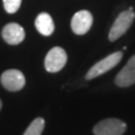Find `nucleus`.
<instances>
[{
	"label": "nucleus",
	"mask_w": 135,
	"mask_h": 135,
	"mask_svg": "<svg viewBox=\"0 0 135 135\" xmlns=\"http://www.w3.org/2000/svg\"><path fill=\"white\" fill-rule=\"evenodd\" d=\"M68 60L66 52L60 46H55L46 54L44 60V66L47 72L55 73L64 68Z\"/></svg>",
	"instance_id": "7ed1b4c3"
},
{
	"label": "nucleus",
	"mask_w": 135,
	"mask_h": 135,
	"mask_svg": "<svg viewBox=\"0 0 135 135\" xmlns=\"http://www.w3.org/2000/svg\"><path fill=\"white\" fill-rule=\"evenodd\" d=\"M127 126L123 120L118 118H106L99 122L94 127L96 135H123Z\"/></svg>",
	"instance_id": "20e7f679"
},
{
	"label": "nucleus",
	"mask_w": 135,
	"mask_h": 135,
	"mask_svg": "<svg viewBox=\"0 0 135 135\" xmlns=\"http://www.w3.org/2000/svg\"><path fill=\"white\" fill-rule=\"evenodd\" d=\"M44 126L45 120L42 117H37L32 122L23 135H41L44 129Z\"/></svg>",
	"instance_id": "9d476101"
},
{
	"label": "nucleus",
	"mask_w": 135,
	"mask_h": 135,
	"mask_svg": "<svg viewBox=\"0 0 135 135\" xmlns=\"http://www.w3.org/2000/svg\"><path fill=\"white\" fill-rule=\"evenodd\" d=\"M134 18H135V14L133 11V8H129V9L120 12L116 18V20L114 22L110 31H109V35H108L109 41L110 42L117 41L120 36H123L128 31Z\"/></svg>",
	"instance_id": "f257e3e1"
},
{
	"label": "nucleus",
	"mask_w": 135,
	"mask_h": 135,
	"mask_svg": "<svg viewBox=\"0 0 135 135\" xmlns=\"http://www.w3.org/2000/svg\"><path fill=\"white\" fill-rule=\"evenodd\" d=\"M35 27L43 36H50L54 32L53 19L47 12H41L35 19Z\"/></svg>",
	"instance_id": "1a4fd4ad"
},
{
	"label": "nucleus",
	"mask_w": 135,
	"mask_h": 135,
	"mask_svg": "<svg viewBox=\"0 0 135 135\" xmlns=\"http://www.w3.org/2000/svg\"><path fill=\"white\" fill-rule=\"evenodd\" d=\"M122 57H123V53L122 52H115V53L109 54L108 56L100 60L99 62H97L95 65H92L90 68V70L86 74V79L91 80V79L99 77L101 74L106 73L107 71L112 70L114 66H116L120 62Z\"/></svg>",
	"instance_id": "f03ea898"
},
{
	"label": "nucleus",
	"mask_w": 135,
	"mask_h": 135,
	"mask_svg": "<svg viewBox=\"0 0 135 135\" xmlns=\"http://www.w3.org/2000/svg\"><path fill=\"white\" fill-rule=\"evenodd\" d=\"M1 107H2V103H1V100H0V109H1Z\"/></svg>",
	"instance_id": "f8f14e48"
},
{
	"label": "nucleus",
	"mask_w": 135,
	"mask_h": 135,
	"mask_svg": "<svg viewBox=\"0 0 135 135\" xmlns=\"http://www.w3.org/2000/svg\"><path fill=\"white\" fill-rule=\"evenodd\" d=\"M135 83V55L128 60L126 65L122 69L115 78V84L125 88Z\"/></svg>",
	"instance_id": "0eeeda50"
},
{
	"label": "nucleus",
	"mask_w": 135,
	"mask_h": 135,
	"mask_svg": "<svg viewBox=\"0 0 135 135\" xmlns=\"http://www.w3.org/2000/svg\"><path fill=\"white\" fill-rule=\"evenodd\" d=\"M2 1L5 10L8 14H15L22 5V0H2Z\"/></svg>",
	"instance_id": "9b49d317"
},
{
	"label": "nucleus",
	"mask_w": 135,
	"mask_h": 135,
	"mask_svg": "<svg viewBox=\"0 0 135 135\" xmlns=\"http://www.w3.org/2000/svg\"><path fill=\"white\" fill-rule=\"evenodd\" d=\"M0 81L3 88L9 91H18L22 90L25 86V75L22 73V71L19 70H7L1 74Z\"/></svg>",
	"instance_id": "39448f33"
},
{
	"label": "nucleus",
	"mask_w": 135,
	"mask_h": 135,
	"mask_svg": "<svg viewBox=\"0 0 135 135\" xmlns=\"http://www.w3.org/2000/svg\"><path fill=\"white\" fill-rule=\"evenodd\" d=\"M92 15L88 10H80L75 12L71 19V29L77 35H83L92 26Z\"/></svg>",
	"instance_id": "423d86ee"
},
{
	"label": "nucleus",
	"mask_w": 135,
	"mask_h": 135,
	"mask_svg": "<svg viewBox=\"0 0 135 135\" xmlns=\"http://www.w3.org/2000/svg\"><path fill=\"white\" fill-rule=\"evenodd\" d=\"M2 38L10 45H17L22 43L25 38V31L20 25L16 23L7 24L2 29Z\"/></svg>",
	"instance_id": "6e6552de"
}]
</instances>
